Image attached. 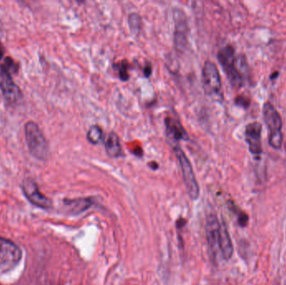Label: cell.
Returning a JSON list of instances; mask_svg holds the SVG:
<instances>
[{
	"mask_svg": "<svg viewBox=\"0 0 286 285\" xmlns=\"http://www.w3.org/2000/svg\"><path fill=\"white\" fill-rule=\"evenodd\" d=\"M217 58L233 87L236 89L242 87L244 84V76L237 65L235 50L232 45H226L220 49Z\"/></svg>",
	"mask_w": 286,
	"mask_h": 285,
	"instance_id": "1",
	"label": "cell"
},
{
	"mask_svg": "<svg viewBox=\"0 0 286 285\" xmlns=\"http://www.w3.org/2000/svg\"><path fill=\"white\" fill-rule=\"evenodd\" d=\"M24 133L30 153L39 161H45L49 155L48 142L38 124L28 121L24 126Z\"/></svg>",
	"mask_w": 286,
	"mask_h": 285,
	"instance_id": "2",
	"label": "cell"
},
{
	"mask_svg": "<svg viewBox=\"0 0 286 285\" xmlns=\"http://www.w3.org/2000/svg\"><path fill=\"white\" fill-rule=\"evenodd\" d=\"M263 117L268 127L269 144L275 150H280L283 144L282 119L280 113L270 102L263 105Z\"/></svg>",
	"mask_w": 286,
	"mask_h": 285,
	"instance_id": "3",
	"label": "cell"
},
{
	"mask_svg": "<svg viewBox=\"0 0 286 285\" xmlns=\"http://www.w3.org/2000/svg\"><path fill=\"white\" fill-rule=\"evenodd\" d=\"M174 152L180 165L181 171H182L187 194L192 200H197L200 194V188H199V183L196 178L192 164L187 158V156H186V154L184 153V151L182 150L180 147H175Z\"/></svg>",
	"mask_w": 286,
	"mask_h": 285,
	"instance_id": "4",
	"label": "cell"
},
{
	"mask_svg": "<svg viewBox=\"0 0 286 285\" xmlns=\"http://www.w3.org/2000/svg\"><path fill=\"white\" fill-rule=\"evenodd\" d=\"M202 84L206 95L223 99L219 71L217 66L210 60L206 61L202 67Z\"/></svg>",
	"mask_w": 286,
	"mask_h": 285,
	"instance_id": "5",
	"label": "cell"
},
{
	"mask_svg": "<svg viewBox=\"0 0 286 285\" xmlns=\"http://www.w3.org/2000/svg\"><path fill=\"white\" fill-rule=\"evenodd\" d=\"M21 258V249L12 241L0 236V271L7 273L13 270Z\"/></svg>",
	"mask_w": 286,
	"mask_h": 285,
	"instance_id": "6",
	"label": "cell"
},
{
	"mask_svg": "<svg viewBox=\"0 0 286 285\" xmlns=\"http://www.w3.org/2000/svg\"><path fill=\"white\" fill-rule=\"evenodd\" d=\"M21 188L25 198H27L30 203L43 209H48L51 207V200L39 191L37 183L32 178H25L22 183Z\"/></svg>",
	"mask_w": 286,
	"mask_h": 285,
	"instance_id": "7",
	"label": "cell"
},
{
	"mask_svg": "<svg viewBox=\"0 0 286 285\" xmlns=\"http://www.w3.org/2000/svg\"><path fill=\"white\" fill-rule=\"evenodd\" d=\"M261 132L262 126L258 121H253L248 124L245 127V140L249 146V150L255 159H260L262 155V144H261Z\"/></svg>",
	"mask_w": 286,
	"mask_h": 285,
	"instance_id": "8",
	"label": "cell"
},
{
	"mask_svg": "<svg viewBox=\"0 0 286 285\" xmlns=\"http://www.w3.org/2000/svg\"><path fill=\"white\" fill-rule=\"evenodd\" d=\"M0 90L2 91L3 98L7 102H18L23 97V94L19 87L13 81L12 75L9 73L0 69Z\"/></svg>",
	"mask_w": 286,
	"mask_h": 285,
	"instance_id": "9",
	"label": "cell"
},
{
	"mask_svg": "<svg viewBox=\"0 0 286 285\" xmlns=\"http://www.w3.org/2000/svg\"><path fill=\"white\" fill-rule=\"evenodd\" d=\"M174 18L175 45L178 50H184V49L187 46V36L189 32L187 18L185 17L184 13L179 9H175Z\"/></svg>",
	"mask_w": 286,
	"mask_h": 285,
	"instance_id": "10",
	"label": "cell"
},
{
	"mask_svg": "<svg viewBox=\"0 0 286 285\" xmlns=\"http://www.w3.org/2000/svg\"><path fill=\"white\" fill-rule=\"evenodd\" d=\"M220 224L217 217L214 214H210L207 218L206 222V234L208 246L210 249L212 255L215 256L219 251V234Z\"/></svg>",
	"mask_w": 286,
	"mask_h": 285,
	"instance_id": "11",
	"label": "cell"
},
{
	"mask_svg": "<svg viewBox=\"0 0 286 285\" xmlns=\"http://www.w3.org/2000/svg\"><path fill=\"white\" fill-rule=\"evenodd\" d=\"M166 133L171 141H187L188 135L178 120L172 117L165 119Z\"/></svg>",
	"mask_w": 286,
	"mask_h": 285,
	"instance_id": "12",
	"label": "cell"
},
{
	"mask_svg": "<svg viewBox=\"0 0 286 285\" xmlns=\"http://www.w3.org/2000/svg\"><path fill=\"white\" fill-rule=\"evenodd\" d=\"M219 251L223 258L226 260H229L232 258L234 253V247L232 241L229 236L228 229L224 224H221L219 234Z\"/></svg>",
	"mask_w": 286,
	"mask_h": 285,
	"instance_id": "13",
	"label": "cell"
},
{
	"mask_svg": "<svg viewBox=\"0 0 286 285\" xmlns=\"http://www.w3.org/2000/svg\"><path fill=\"white\" fill-rule=\"evenodd\" d=\"M63 202L67 210L73 215H78L92 206V201L90 198L65 199Z\"/></svg>",
	"mask_w": 286,
	"mask_h": 285,
	"instance_id": "14",
	"label": "cell"
},
{
	"mask_svg": "<svg viewBox=\"0 0 286 285\" xmlns=\"http://www.w3.org/2000/svg\"><path fill=\"white\" fill-rule=\"evenodd\" d=\"M105 148L109 156L117 158L122 156L123 151L120 145V138L115 132H110L105 139Z\"/></svg>",
	"mask_w": 286,
	"mask_h": 285,
	"instance_id": "15",
	"label": "cell"
},
{
	"mask_svg": "<svg viewBox=\"0 0 286 285\" xmlns=\"http://www.w3.org/2000/svg\"><path fill=\"white\" fill-rule=\"evenodd\" d=\"M103 137V132L101 128L98 126H90L87 132V140L90 143L97 145L101 141Z\"/></svg>",
	"mask_w": 286,
	"mask_h": 285,
	"instance_id": "16",
	"label": "cell"
},
{
	"mask_svg": "<svg viewBox=\"0 0 286 285\" xmlns=\"http://www.w3.org/2000/svg\"><path fill=\"white\" fill-rule=\"evenodd\" d=\"M18 64L11 57H6L4 59L3 63L1 65L0 69H3L4 71L9 73L10 75L12 74H17L18 71Z\"/></svg>",
	"mask_w": 286,
	"mask_h": 285,
	"instance_id": "17",
	"label": "cell"
},
{
	"mask_svg": "<svg viewBox=\"0 0 286 285\" xmlns=\"http://www.w3.org/2000/svg\"><path fill=\"white\" fill-rule=\"evenodd\" d=\"M130 30L134 34H138L142 27V18L137 14L133 13L129 15Z\"/></svg>",
	"mask_w": 286,
	"mask_h": 285,
	"instance_id": "18",
	"label": "cell"
},
{
	"mask_svg": "<svg viewBox=\"0 0 286 285\" xmlns=\"http://www.w3.org/2000/svg\"><path fill=\"white\" fill-rule=\"evenodd\" d=\"M117 67H118L119 77H120V80L127 81L129 79V74H128L129 65H128V63L126 60H123L120 64H118Z\"/></svg>",
	"mask_w": 286,
	"mask_h": 285,
	"instance_id": "19",
	"label": "cell"
},
{
	"mask_svg": "<svg viewBox=\"0 0 286 285\" xmlns=\"http://www.w3.org/2000/svg\"><path fill=\"white\" fill-rule=\"evenodd\" d=\"M235 104L240 107L247 109L250 105V100L248 98L247 96L240 95L235 98Z\"/></svg>",
	"mask_w": 286,
	"mask_h": 285,
	"instance_id": "20",
	"label": "cell"
},
{
	"mask_svg": "<svg viewBox=\"0 0 286 285\" xmlns=\"http://www.w3.org/2000/svg\"><path fill=\"white\" fill-rule=\"evenodd\" d=\"M248 216L245 213H241L238 215V223L240 226H245L247 224Z\"/></svg>",
	"mask_w": 286,
	"mask_h": 285,
	"instance_id": "21",
	"label": "cell"
},
{
	"mask_svg": "<svg viewBox=\"0 0 286 285\" xmlns=\"http://www.w3.org/2000/svg\"><path fill=\"white\" fill-rule=\"evenodd\" d=\"M4 53H5V49H4L3 43L0 40V60H2V59H3Z\"/></svg>",
	"mask_w": 286,
	"mask_h": 285,
	"instance_id": "22",
	"label": "cell"
},
{
	"mask_svg": "<svg viewBox=\"0 0 286 285\" xmlns=\"http://www.w3.org/2000/svg\"><path fill=\"white\" fill-rule=\"evenodd\" d=\"M144 74L145 76H147V77L150 76L151 74V66H148L147 67H145Z\"/></svg>",
	"mask_w": 286,
	"mask_h": 285,
	"instance_id": "23",
	"label": "cell"
},
{
	"mask_svg": "<svg viewBox=\"0 0 286 285\" xmlns=\"http://www.w3.org/2000/svg\"><path fill=\"white\" fill-rule=\"evenodd\" d=\"M149 167H150L151 168L156 170V169H157V167H158V165H157V162H151V163H149Z\"/></svg>",
	"mask_w": 286,
	"mask_h": 285,
	"instance_id": "24",
	"label": "cell"
},
{
	"mask_svg": "<svg viewBox=\"0 0 286 285\" xmlns=\"http://www.w3.org/2000/svg\"><path fill=\"white\" fill-rule=\"evenodd\" d=\"M278 76H279V72H274L271 75L270 79L271 80H273V79H275L276 77H278Z\"/></svg>",
	"mask_w": 286,
	"mask_h": 285,
	"instance_id": "25",
	"label": "cell"
},
{
	"mask_svg": "<svg viewBox=\"0 0 286 285\" xmlns=\"http://www.w3.org/2000/svg\"><path fill=\"white\" fill-rule=\"evenodd\" d=\"M0 25H1V21H0Z\"/></svg>",
	"mask_w": 286,
	"mask_h": 285,
	"instance_id": "26",
	"label": "cell"
}]
</instances>
